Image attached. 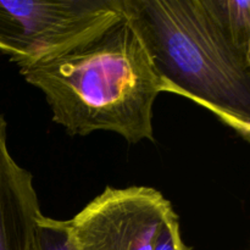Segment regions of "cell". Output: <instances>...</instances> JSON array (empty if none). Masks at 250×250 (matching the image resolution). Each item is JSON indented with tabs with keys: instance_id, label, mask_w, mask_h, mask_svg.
Listing matches in <instances>:
<instances>
[{
	"instance_id": "cell-1",
	"label": "cell",
	"mask_w": 250,
	"mask_h": 250,
	"mask_svg": "<svg viewBox=\"0 0 250 250\" xmlns=\"http://www.w3.org/2000/svg\"><path fill=\"white\" fill-rule=\"evenodd\" d=\"M19 68L71 136L109 131L129 144L154 141L153 107L164 85L126 7L87 41Z\"/></svg>"
},
{
	"instance_id": "cell-2",
	"label": "cell",
	"mask_w": 250,
	"mask_h": 250,
	"mask_svg": "<svg viewBox=\"0 0 250 250\" xmlns=\"http://www.w3.org/2000/svg\"><path fill=\"white\" fill-rule=\"evenodd\" d=\"M164 92L216 115L244 141L250 137V60L214 21L203 0H125Z\"/></svg>"
},
{
	"instance_id": "cell-3",
	"label": "cell",
	"mask_w": 250,
	"mask_h": 250,
	"mask_svg": "<svg viewBox=\"0 0 250 250\" xmlns=\"http://www.w3.org/2000/svg\"><path fill=\"white\" fill-rule=\"evenodd\" d=\"M124 0H0V53L19 67L87 41L124 14Z\"/></svg>"
},
{
	"instance_id": "cell-4",
	"label": "cell",
	"mask_w": 250,
	"mask_h": 250,
	"mask_svg": "<svg viewBox=\"0 0 250 250\" xmlns=\"http://www.w3.org/2000/svg\"><path fill=\"white\" fill-rule=\"evenodd\" d=\"M173 211L151 187H106L66 222L78 250H153L161 225Z\"/></svg>"
},
{
	"instance_id": "cell-5",
	"label": "cell",
	"mask_w": 250,
	"mask_h": 250,
	"mask_svg": "<svg viewBox=\"0 0 250 250\" xmlns=\"http://www.w3.org/2000/svg\"><path fill=\"white\" fill-rule=\"evenodd\" d=\"M229 43L250 60L249 0H203Z\"/></svg>"
},
{
	"instance_id": "cell-6",
	"label": "cell",
	"mask_w": 250,
	"mask_h": 250,
	"mask_svg": "<svg viewBox=\"0 0 250 250\" xmlns=\"http://www.w3.org/2000/svg\"><path fill=\"white\" fill-rule=\"evenodd\" d=\"M31 250H78L71 237L67 222L44 216L38 217Z\"/></svg>"
},
{
	"instance_id": "cell-7",
	"label": "cell",
	"mask_w": 250,
	"mask_h": 250,
	"mask_svg": "<svg viewBox=\"0 0 250 250\" xmlns=\"http://www.w3.org/2000/svg\"><path fill=\"white\" fill-rule=\"evenodd\" d=\"M153 250H193L182 239L180 219L175 211L161 225Z\"/></svg>"
},
{
	"instance_id": "cell-8",
	"label": "cell",
	"mask_w": 250,
	"mask_h": 250,
	"mask_svg": "<svg viewBox=\"0 0 250 250\" xmlns=\"http://www.w3.org/2000/svg\"><path fill=\"white\" fill-rule=\"evenodd\" d=\"M4 133H6V122H5L4 117L0 115V136Z\"/></svg>"
}]
</instances>
